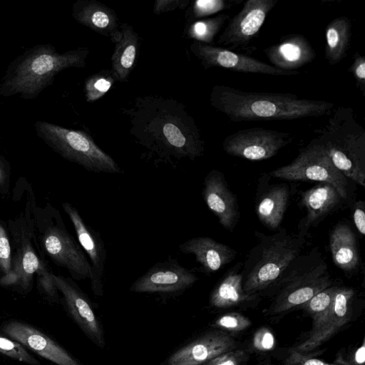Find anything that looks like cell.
Here are the masks:
<instances>
[{"mask_svg": "<svg viewBox=\"0 0 365 365\" xmlns=\"http://www.w3.org/2000/svg\"><path fill=\"white\" fill-rule=\"evenodd\" d=\"M130 122V134L157 163L173 165L184 159L195 160L205 151L195 120L182 103L158 96H139L123 108Z\"/></svg>", "mask_w": 365, "mask_h": 365, "instance_id": "obj_1", "label": "cell"}, {"mask_svg": "<svg viewBox=\"0 0 365 365\" xmlns=\"http://www.w3.org/2000/svg\"><path fill=\"white\" fill-rule=\"evenodd\" d=\"M210 103L231 121L294 120L331 114V102L299 98L294 94L242 91L215 85Z\"/></svg>", "mask_w": 365, "mask_h": 365, "instance_id": "obj_2", "label": "cell"}, {"mask_svg": "<svg viewBox=\"0 0 365 365\" xmlns=\"http://www.w3.org/2000/svg\"><path fill=\"white\" fill-rule=\"evenodd\" d=\"M88 53L84 47L58 53L51 44L33 46L10 63L0 84V95L36 98L61 71L85 67Z\"/></svg>", "mask_w": 365, "mask_h": 365, "instance_id": "obj_3", "label": "cell"}, {"mask_svg": "<svg viewBox=\"0 0 365 365\" xmlns=\"http://www.w3.org/2000/svg\"><path fill=\"white\" fill-rule=\"evenodd\" d=\"M256 243L242 262V288L249 294H257L272 288L304 250L306 237L288 233L281 228L272 235L256 231Z\"/></svg>", "mask_w": 365, "mask_h": 365, "instance_id": "obj_4", "label": "cell"}, {"mask_svg": "<svg viewBox=\"0 0 365 365\" xmlns=\"http://www.w3.org/2000/svg\"><path fill=\"white\" fill-rule=\"evenodd\" d=\"M322 127L316 140L333 165L347 178L365 187V130L351 107L340 106Z\"/></svg>", "mask_w": 365, "mask_h": 365, "instance_id": "obj_5", "label": "cell"}, {"mask_svg": "<svg viewBox=\"0 0 365 365\" xmlns=\"http://www.w3.org/2000/svg\"><path fill=\"white\" fill-rule=\"evenodd\" d=\"M331 285L328 264L319 250L315 247L302 252L290 263L273 287L278 291L269 312L279 314L300 307Z\"/></svg>", "mask_w": 365, "mask_h": 365, "instance_id": "obj_6", "label": "cell"}, {"mask_svg": "<svg viewBox=\"0 0 365 365\" xmlns=\"http://www.w3.org/2000/svg\"><path fill=\"white\" fill-rule=\"evenodd\" d=\"M34 127L37 135L64 159L96 173H123L117 162L86 132L41 120Z\"/></svg>", "mask_w": 365, "mask_h": 365, "instance_id": "obj_7", "label": "cell"}, {"mask_svg": "<svg viewBox=\"0 0 365 365\" xmlns=\"http://www.w3.org/2000/svg\"><path fill=\"white\" fill-rule=\"evenodd\" d=\"M290 181H318L336 188L343 200L349 195L348 179L333 165L322 146L313 138L289 164L268 173Z\"/></svg>", "mask_w": 365, "mask_h": 365, "instance_id": "obj_8", "label": "cell"}, {"mask_svg": "<svg viewBox=\"0 0 365 365\" xmlns=\"http://www.w3.org/2000/svg\"><path fill=\"white\" fill-rule=\"evenodd\" d=\"M293 139V135L289 133L264 128H250L226 136L222 141V148L232 156L252 161L264 160L276 155Z\"/></svg>", "mask_w": 365, "mask_h": 365, "instance_id": "obj_9", "label": "cell"}, {"mask_svg": "<svg viewBox=\"0 0 365 365\" xmlns=\"http://www.w3.org/2000/svg\"><path fill=\"white\" fill-rule=\"evenodd\" d=\"M278 0H247L217 38L219 46L230 51L253 52L251 43L257 37Z\"/></svg>", "mask_w": 365, "mask_h": 365, "instance_id": "obj_10", "label": "cell"}, {"mask_svg": "<svg viewBox=\"0 0 365 365\" xmlns=\"http://www.w3.org/2000/svg\"><path fill=\"white\" fill-rule=\"evenodd\" d=\"M41 245L51 259L76 280L91 279V268L85 252L66 230L59 215L41 236Z\"/></svg>", "mask_w": 365, "mask_h": 365, "instance_id": "obj_11", "label": "cell"}, {"mask_svg": "<svg viewBox=\"0 0 365 365\" xmlns=\"http://www.w3.org/2000/svg\"><path fill=\"white\" fill-rule=\"evenodd\" d=\"M190 48L204 69L217 67L240 73L272 76H293L299 73L297 71L281 70L252 56L219 46L193 41Z\"/></svg>", "mask_w": 365, "mask_h": 365, "instance_id": "obj_12", "label": "cell"}, {"mask_svg": "<svg viewBox=\"0 0 365 365\" xmlns=\"http://www.w3.org/2000/svg\"><path fill=\"white\" fill-rule=\"evenodd\" d=\"M196 274L169 259L154 264L131 285L136 293L178 294L190 288L197 281Z\"/></svg>", "mask_w": 365, "mask_h": 365, "instance_id": "obj_13", "label": "cell"}, {"mask_svg": "<svg viewBox=\"0 0 365 365\" xmlns=\"http://www.w3.org/2000/svg\"><path fill=\"white\" fill-rule=\"evenodd\" d=\"M62 207L73 224L79 245L90 259L91 289L94 294L101 295L107 252L101 234L85 222L71 204L63 202Z\"/></svg>", "mask_w": 365, "mask_h": 365, "instance_id": "obj_14", "label": "cell"}, {"mask_svg": "<svg viewBox=\"0 0 365 365\" xmlns=\"http://www.w3.org/2000/svg\"><path fill=\"white\" fill-rule=\"evenodd\" d=\"M202 198L219 223L232 231L240 217L236 195L230 189L222 173L212 170L205 176L202 190Z\"/></svg>", "mask_w": 365, "mask_h": 365, "instance_id": "obj_15", "label": "cell"}, {"mask_svg": "<svg viewBox=\"0 0 365 365\" xmlns=\"http://www.w3.org/2000/svg\"><path fill=\"white\" fill-rule=\"evenodd\" d=\"M2 331L9 338L57 365H80L58 343L29 324L9 321L2 326Z\"/></svg>", "mask_w": 365, "mask_h": 365, "instance_id": "obj_16", "label": "cell"}, {"mask_svg": "<svg viewBox=\"0 0 365 365\" xmlns=\"http://www.w3.org/2000/svg\"><path fill=\"white\" fill-rule=\"evenodd\" d=\"M51 277L56 289L62 294L71 315L93 341L102 346L103 341L101 330L86 295L71 278L53 273Z\"/></svg>", "mask_w": 365, "mask_h": 365, "instance_id": "obj_17", "label": "cell"}, {"mask_svg": "<svg viewBox=\"0 0 365 365\" xmlns=\"http://www.w3.org/2000/svg\"><path fill=\"white\" fill-rule=\"evenodd\" d=\"M354 294L353 288L338 287L331 310L319 329L293 349L302 353L312 351L336 334L350 319Z\"/></svg>", "mask_w": 365, "mask_h": 365, "instance_id": "obj_18", "label": "cell"}, {"mask_svg": "<svg viewBox=\"0 0 365 365\" xmlns=\"http://www.w3.org/2000/svg\"><path fill=\"white\" fill-rule=\"evenodd\" d=\"M342 200L334 187L324 182L301 192L299 202L305 209L306 215L298 225V234L306 237L311 227L317 226L336 210Z\"/></svg>", "mask_w": 365, "mask_h": 365, "instance_id": "obj_19", "label": "cell"}, {"mask_svg": "<svg viewBox=\"0 0 365 365\" xmlns=\"http://www.w3.org/2000/svg\"><path fill=\"white\" fill-rule=\"evenodd\" d=\"M235 340L224 332H211L175 352L168 365H200L235 349Z\"/></svg>", "mask_w": 365, "mask_h": 365, "instance_id": "obj_20", "label": "cell"}, {"mask_svg": "<svg viewBox=\"0 0 365 365\" xmlns=\"http://www.w3.org/2000/svg\"><path fill=\"white\" fill-rule=\"evenodd\" d=\"M179 250L195 256L200 272L210 274L232 262L237 252L235 250L207 236L195 237L179 246Z\"/></svg>", "mask_w": 365, "mask_h": 365, "instance_id": "obj_21", "label": "cell"}, {"mask_svg": "<svg viewBox=\"0 0 365 365\" xmlns=\"http://www.w3.org/2000/svg\"><path fill=\"white\" fill-rule=\"evenodd\" d=\"M263 51L270 65L284 71H297L317 56L309 41L302 34L288 35Z\"/></svg>", "mask_w": 365, "mask_h": 365, "instance_id": "obj_22", "label": "cell"}, {"mask_svg": "<svg viewBox=\"0 0 365 365\" xmlns=\"http://www.w3.org/2000/svg\"><path fill=\"white\" fill-rule=\"evenodd\" d=\"M287 184L259 185L255 200V212L262 224L271 230L280 226L290 197Z\"/></svg>", "mask_w": 365, "mask_h": 365, "instance_id": "obj_23", "label": "cell"}, {"mask_svg": "<svg viewBox=\"0 0 365 365\" xmlns=\"http://www.w3.org/2000/svg\"><path fill=\"white\" fill-rule=\"evenodd\" d=\"M110 38L114 43L110 70L116 81H127L135 64L140 38L133 27L128 23L120 24L119 29Z\"/></svg>", "mask_w": 365, "mask_h": 365, "instance_id": "obj_24", "label": "cell"}, {"mask_svg": "<svg viewBox=\"0 0 365 365\" xmlns=\"http://www.w3.org/2000/svg\"><path fill=\"white\" fill-rule=\"evenodd\" d=\"M72 16L79 24L106 36L119 29L115 11L96 0H78L72 7Z\"/></svg>", "mask_w": 365, "mask_h": 365, "instance_id": "obj_25", "label": "cell"}, {"mask_svg": "<svg viewBox=\"0 0 365 365\" xmlns=\"http://www.w3.org/2000/svg\"><path fill=\"white\" fill-rule=\"evenodd\" d=\"M242 262H237L225 272L210 294V303L216 308H227L257 299V294H249L242 288Z\"/></svg>", "mask_w": 365, "mask_h": 365, "instance_id": "obj_26", "label": "cell"}, {"mask_svg": "<svg viewBox=\"0 0 365 365\" xmlns=\"http://www.w3.org/2000/svg\"><path fill=\"white\" fill-rule=\"evenodd\" d=\"M329 248L334 264L345 272L356 270L360 263L356 235L346 223L336 224L329 233Z\"/></svg>", "mask_w": 365, "mask_h": 365, "instance_id": "obj_27", "label": "cell"}, {"mask_svg": "<svg viewBox=\"0 0 365 365\" xmlns=\"http://www.w3.org/2000/svg\"><path fill=\"white\" fill-rule=\"evenodd\" d=\"M351 24L347 16H338L331 20L325 30V58L331 66L339 63L350 47Z\"/></svg>", "mask_w": 365, "mask_h": 365, "instance_id": "obj_28", "label": "cell"}, {"mask_svg": "<svg viewBox=\"0 0 365 365\" xmlns=\"http://www.w3.org/2000/svg\"><path fill=\"white\" fill-rule=\"evenodd\" d=\"M11 264V274L1 278L0 283L6 286L19 284L24 289L29 287L34 274L43 271L44 268L34 249L27 242H24L18 250Z\"/></svg>", "mask_w": 365, "mask_h": 365, "instance_id": "obj_29", "label": "cell"}, {"mask_svg": "<svg viewBox=\"0 0 365 365\" xmlns=\"http://www.w3.org/2000/svg\"><path fill=\"white\" fill-rule=\"evenodd\" d=\"M338 286L331 285L315 294L302 307L312 317V328L309 335L317 332L329 313Z\"/></svg>", "mask_w": 365, "mask_h": 365, "instance_id": "obj_30", "label": "cell"}, {"mask_svg": "<svg viewBox=\"0 0 365 365\" xmlns=\"http://www.w3.org/2000/svg\"><path fill=\"white\" fill-rule=\"evenodd\" d=\"M229 19V15L220 14L197 20L188 26L186 35L195 41L213 45L215 36Z\"/></svg>", "mask_w": 365, "mask_h": 365, "instance_id": "obj_31", "label": "cell"}, {"mask_svg": "<svg viewBox=\"0 0 365 365\" xmlns=\"http://www.w3.org/2000/svg\"><path fill=\"white\" fill-rule=\"evenodd\" d=\"M116 79L110 69H103L88 76L84 83L87 102L101 98L112 87Z\"/></svg>", "mask_w": 365, "mask_h": 365, "instance_id": "obj_32", "label": "cell"}, {"mask_svg": "<svg viewBox=\"0 0 365 365\" xmlns=\"http://www.w3.org/2000/svg\"><path fill=\"white\" fill-rule=\"evenodd\" d=\"M241 1L237 0H196L189 8V20L200 19L228 9Z\"/></svg>", "mask_w": 365, "mask_h": 365, "instance_id": "obj_33", "label": "cell"}, {"mask_svg": "<svg viewBox=\"0 0 365 365\" xmlns=\"http://www.w3.org/2000/svg\"><path fill=\"white\" fill-rule=\"evenodd\" d=\"M0 353L29 365H41L25 346L16 340L0 334Z\"/></svg>", "mask_w": 365, "mask_h": 365, "instance_id": "obj_34", "label": "cell"}, {"mask_svg": "<svg viewBox=\"0 0 365 365\" xmlns=\"http://www.w3.org/2000/svg\"><path fill=\"white\" fill-rule=\"evenodd\" d=\"M10 241L3 225L0 222V272L2 278L8 277L12 269Z\"/></svg>", "mask_w": 365, "mask_h": 365, "instance_id": "obj_35", "label": "cell"}, {"mask_svg": "<svg viewBox=\"0 0 365 365\" xmlns=\"http://www.w3.org/2000/svg\"><path fill=\"white\" fill-rule=\"evenodd\" d=\"M250 320L242 314L237 312L225 314L218 318L215 325L231 331H241L251 325Z\"/></svg>", "mask_w": 365, "mask_h": 365, "instance_id": "obj_36", "label": "cell"}, {"mask_svg": "<svg viewBox=\"0 0 365 365\" xmlns=\"http://www.w3.org/2000/svg\"><path fill=\"white\" fill-rule=\"evenodd\" d=\"M334 363L336 365H365V341L352 350L348 355L338 353Z\"/></svg>", "mask_w": 365, "mask_h": 365, "instance_id": "obj_37", "label": "cell"}, {"mask_svg": "<svg viewBox=\"0 0 365 365\" xmlns=\"http://www.w3.org/2000/svg\"><path fill=\"white\" fill-rule=\"evenodd\" d=\"M349 71L352 73L357 88L365 95V57L358 52L355 53L354 59L349 68Z\"/></svg>", "mask_w": 365, "mask_h": 365, "instance_id": "obj_38", "label": "cell"}, {"mask_svg": "<svg viewBox=\"0 0 365 365\" xmlns=\"http://www.w3.org/2000/svg\"><path fill=\"white\" fill-rule=\"evenodd\" d=\"M253 345L259 351H267L275 345V338L272 332L265 327L258 329L253 337Z\"/></svg>", "mask_w": 365, "mask_h": 365, "instance_id": "obj_39", "label": "cell"}, {"mask_svg": "<svg viewBox=\"0 0 365 365\" xmlns=\"http://www.w3.org/2000/svg\"><path fill=\"white\" fill-rule=\"evenodd\" d=\"M245 356L246 354L243 351L232 350L213 358L204 365H240Z\"/></svg>", "mask_w": 365, "mask_h": 365, "instance_id": "obj_40", "label": "cell"}, {"mask_svg": "<svg viewBox=\"0 0 365 365\" xmlns=\"http://www.w3.org/2000/svg\"><path fill=\"white\" fill-rule=\"evenodd\" d=\"M285 365H336L328 363L322 359L306 355L304 353L292 349L289 356L286 359Z\"/></svg>", "mask_w": 365, "mask_h": 365, "instance_id": "obj_41", "label": "cell"}, {"mask_svg": "<svg viewBox=\"0 0 365 365\" xmlns=\"http://www.w3.org/2000/svg\"><path fill=\"white\" fill-rule=\"evenodd\" d=\"M189 3V0H156L153 6V13L158 15L176 9H185Z\"/></svg>", "mask_w": 365, "mask_h": 365, "instance_id": "obj_42", "label": "cell"}, {"mask_svg": "<svg viewBox=\"0 0 365 365\" xmlns=\"http://www.w3.org/2000/svg\"><path fill=\"white\" fill-rule=\"evenodd\" d=\"M365 205L363 200H358L353 207L352 217L354 225L358 232L364 236L365 235Z\"/></svg>", "mask_w": 365, "mask_h": 365, "instance_id": "obj_43", "label": "cell"}, {"mask_svg": "<svg viewBox=\"0 0 365 365\" xmlns=\"http://www.w3.org/2000/svg\"><path fill=\"white\" fill-rule=\"evenodd\" d=\"M6 177V161L4 158L0 155V185L4 182Z\"/></svg>", "mask_w": 365, "mask_h": 365, "instance_id": "obj_44", "label": "cell"}]
</instances>
